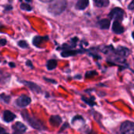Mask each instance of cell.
Listing matches in <instances>:
<instances>
[{
  "mask_svg": "<svg viewBox=\"0 0 134 134\" xmlns=\"http://www.w3.org/2000/svg\"><path fill=\"white\" fill-rule=\"evenodd\" d=\"M25 1H26V2H31L32 0H25Z\"/></svg>",
  "mask_w": 134,
  "mask_h": 134,
  "instance_id": "obj_35",
  "label": "cell"
},
{
  "mask_svg": "<svg viewBox=\"0 0 134 134\" xmlns=\"http://www.w3.org/2000/svg\"><path fill=\"white\" fill-rule=\"evenodd\" d=\"M49 122L50 124L52 126H58L62 124V119L59 116V115H51L50 117V119H49Z\"/></svg>",
  "mask_w": 134,
  "mask_h": 134,
  "instance_id": "obj_10",
  "label": "cell"
},
{
  "mask_svg": "<svg viewBox=\"0 0 134 134\" xmlns=\"http://www.w3.org/2000/svg\"><path fill=\"white\" fill-rule=\"evenodd\" d=\"M120 132L122 134H134V122L130 121L122 122L120 127Z\"/></svg>",
  "mask_w": 134,
  "mask_h": 134,
  "instance_id": "obj_4",
  "label": "cell"
},
{
  "mask_svg": "<svg viewBox=\"0 0 134 134\" xmlns=\"http://www.w3.org/2000/svg\"><path fill=\"white\" fill-rule=\"evenodd\" d=\"M93 2L97 7H106L109 5V0H93Z\"/></svg>",
  "mask_w": 134,
  "mask_h": 134,
  "instance_id": "obj_17",
  "label": "cell"
},
{
  "mask_svg": "<svg viewBox=\"0 0 134 134\" xmlns=\"http://www.w3.org/2000/svg\"><path fill=\"white\" fill-rule=\"evenodd\" d=\"M81 100H82L83 102H85V104H87L90 107H94V106L96 105V98L93 96H91L90 97H86L85 96H82L81 97Z\"/></svg>",
  "mask_w": 134,
  "mask_h": 134,
  "instance_id": "obj_12",
  "label": "cell"
},
{
  "mask_svg": "<svg viewBox=\"0 0 134 134\" xmlns=\"http://www.w3.org/2000/svg\"><path fill=\"white\" fill-rule=\"evenodd\" d=\"M21 115L23 118V119L33 129L39 131H43L46 130V126H44V124L39 119L30 115L26 110H22L21 111Z\"/></svg>",
  "mask_w": 134,
  "mask_h": 134,
  "instance_id": "obj_1",
  "label": "cell"
},
{
  "mask_svg": "<svg viewBox=\"0 0 134 134\" xmlns=\"http://www.w3.org/2000/svg\"><path fill=\"white\" fill-rule=\"evenodd\" d=\"M10 100H11V97L9 95H8L6 93H2L0 94V100L2 101L3 103H5V104H9Z\"/></svg>",
  "mask_w": 134,
  "mask_h": 134,
  "instance_id": "obj_20",
  "label": "cell"
},
{
  "mask_svg": "<svg viewBox=\"0 0 134 134\" xmlns=\"http://www.w3.org/2000/svg\"><path fill=\"white\" fill-rule=\"evenodd\" d=\"M57 64H58V63H57V60H54V59L49 60L47 61V68L49 71L54 70V68H56Z\"/></svg>",
  "mask_w": 134,
  "mask_h": 134,
  "instance_id": "obj_18",
  "label": "cell"
},
{
  "mask_svg": "<svg viewBox=\"0 0 134 134\" xmlns=\"http://www.w3.org/2000/svg\"><path fill=\"white\" fill-rule=\"evenodd\" d=\"M133 23H134V20H133Z\"/></svg>",
  "mask_w": 134,
  "mask_h": 134,
  "instance_id": "obj_36",
  "label": "cell"
},
{
  "mask_svg": "<svg viewBox=\"0 0 134 134\" xmlns=\"http://www.w3.org/2000/svg\"><path fill=\"white\" fill-rule=\"evenodd\" d=\"M129 9H134V0L131 2V3L129 5Z\"/></svg>",
  "mask_w": 134,
  "mask_h": 134,
  "instance_id": "obj_29",
  "label": "cell"
},
{
  "mask_svg": "<svg viewBox=\"0 0 134 134\" xmlns=\"http://www.w3.org/2000/svg\"><path fill=\"white\" fill-rule=\"evenodd\" d=\"M96 75H97V72L96 71H89L86 72L85 78L86 79H91V78H93Z\"/></svg>",
  "mask_w": 134,
  "mask_h": 134,
  "instance_id": "obj_22",
  "label": "cell"
},
{
  "mask_svg": "<svg viewBox=\"0 0 134 134\" xmlns=\"http://www.w3.org/2000/svg\"><path fill=\"white\" fill-rule=\"evenodd\" d=\"M132 36H133V39H134V32H133V34H132Z\"/></svg>",
  "mask_w": 134,
  "mask_h": 134,
  "instance_id": "obj_34",
  "label": "cell"
},
{
  "mask_svg": "<svg viewBox=\"0 0 134 134\" xmlns=\"http://www.w3.org/2000/svg\"><path fill=\"white\" fill-rule=\"evenodd\" d=\"M109 16L111 19L122 20L123 19V16H124V11L120 8H115L111 11Z\"/></svg>",
  "mask_w": 134,
  "mask_h": 134,
  "instance_id": "obj_7",
  "label": "cell"
},
{
  "mask_svg": "<svg viewBox=\"0 0 134 134\" xmlns=\"http://www.w3.org/2000/svg\"><path fill=\"white\" fill-rule=\"evenodd\" d=\"M0 44H1L2 46L6 45V39H1V40H0Z\"/></svg>",
  "mask_w": 134,
  "mask_h": 134,
  "instance_id": "obj_30",
  "label": "cell"
},
{
  "mask_svg": "<svg viewBox=\"0 0 134 134\" xmlns=\"http://www.w3.org/2000/svg\"><path fill=\"white\" fill-rule=\"evenodd\" d=\"M21 82L22 84H24L25 86H27L30 90H32V92L36 93H42V89L39 86H38L36 83L33 82H30V81H25V80H21Z\"/></svg>",
  "mask_w": 134,
  "mask_h": 134,
  "instance_id": "obj_6",
  "label": "cell"
},
{
  "mask_svg": "<svg viewBox=\"0 0 134 134\" xmlns=\"http://www.w3.org/2000/svg\"><path fill=\"white\" fill-rule=\"evenodd\" d=\"M9 65L10 68H15V66H16L15 64H14L13 62H9Z\"/></svg>",
  "mask_w": 134,
  "mask_h": 134,
  "instance_id": "obj_32",
  "label": "cell"
},
{
  "mask_svg": "<svg viewBox=\"0 0 134 134\" xmlns=\"http://www.w3.org/2000/svg\"><path fill=\"white\" fill-rule=\"evenodd\" d=\"M16 118H17V115L13 112H12L9 110H5L2 113V120L5 122L9 123V122H13L14 119H16Z\"/></svg>",
  "mask_w": 134,
  "mask_h": 134,
  "instance_id": "obj_8",
  "label": "cell"
},
{
  "mask_svg": "<svg viewBox=\"0 0 134 134\" xmlns=\"http://www.w3.org/2000/svg\"><path fill=\"white\" fill-rule=\"evenodd\" d=\"M21 9L25 11H31L32 10V6H30L27 3H21Z\"/></svg>",
  "mask_w": 134,
  "mask_h": 134,
  "instance_id": "obj_23",
  "label": "cell"
},
{
  "mask_svg": "<svg viewBox=\"0 0 134 134\" xmlns=\"http://www.w3.org/2000/svg\"><path fill=\"white\" fill-rule=\"evenodd\" d=\"M88 3H89L88 0H78L76 4V8L79 10H83L88 7Z\"/></svg>",
  "mask_w": 134,
  "mask_h": 134,
  "instance_id": "obj_14",
  "label": "cell"
},
{
  "mask_svg": "<svg viewBox=\"0 0 134 134\" xmlns=\"http://www.w3.org/2000/svg\"><path fill=\"white\" fill-rule=\"evenodd\" d=\"M41 2H50L51 0H40Z\"/></svg>",
  "mask_w": 134,
  "mask_h": 134,
  "instance_id": "obj_33",
  "label": "cell"
},
{
  "mask_svg": "<svg viewBox=\"0 0 134 134\" xmlns=\"http://www.w3.org/2000/svg\"><path fill=\"white\" fill-rule=\"evenodd\" d=\"M26 65H27L28 67H29L30 68H32H32H34V67H33V65H32V62H31V61H30L29 60L26 61Z\"/></svg>",
  "mask_w": 134,
  "mask_h": 134,
  "instance_id": "obj_28",
  "label": "cell"
},
{
  "mask_svg": "<svg viewBox=\"0 0 134 134\" xmlns=\"http://www.w3.org/2000/svg\"><path fill=\"white\" fill-rule=\"evenodd\" d=\"M0 134H9L3 127L0 126Z\"/></svg>",
  "mask_w": 134,
  "mask_h": 134,
  "instance_id": "obj_27",
  "label": "cell"
},
{
  "mask_svg": "<svg viewBox=\"0 0 134 134\" xmlns=\"http://www.w3.org/2000/svg\"><path fill=\"white\" fill-rule=\"evenodd\" d=\"M43 79H44L46 82H51V83H53V84H56V83H57V82H56L54 79H48V78H46V77H44V78H43Z\"/></svg>",
  "mask_w": 134,
  "mask_h": 134,
  "instance_id": "obj_26",
  "label": "cell"
},
{
  "mask_svg": "<svg viewBox=\"0 0 134 134\" xmlns=\"http://www.w3.org/2000/svg\"><path fill=\"white\" fill-rule=\"evenodd\" d=\"M78 121L85 122V119L83 118V116H81V115H75V116L72 119V120H71V123L73 125L76 122H78Z\"/></svg>",
  "mask_w": 134,
  "mask_h": 134,
  "instance_id": "obj_21",
  "label": "cell"
},
{
  "mask_svg": "<svg viewBox=\"0 0 134 134\" xmlns=\"http://www.w3.org/2000/svg\"><path fill=\"white\" fill-rule=\"evenodd\" d=\"M18 46H19L21 48H22V49H25V48H27V47L28 46L27 42H26V41H24V40L19 41V42H18Z\"/></svg>",
  "mask_w": 134,
  "mask_h": 134,
  "instance_id": "obj_24",
  "label": "cell"
},
{
  "mask_svg": "<svg viewBox=\"0 0 134 134\" xmlns=\"http://www.w3.org/2000/svg\"><path fill=\"white\" fill-rule=\"evenodd\" d=\"M78 51H75V50H70V49H66L65 51L61 53V56L62 57H69L71 56H74L77 53H78Z\"/></svg>",
  "mask_w": 134,
  "mask_h": 134,
  "instance_id": "obj_19",
  "label": "cell"
},
{
  "mask_svg": "<svg viewBox=\"0 0 134 134\" xmlns=\"http://www.w3.org/2000/svg\"><path fill=\"white\" fill-rule=\"evenodd\" d=\"M112 29L114 31L115 33L116 34H122L124 31V28L120 24V23L118 21H115L112 26Z\"/></svg>",
  "mask_w": 134,
  "mask_h": 134,
  "instance_id": "obj_13",
  "label": "cell"
},
{
  "mask_svg": "<svg viewBox=\"0 0 134 134\" xmlns=\"http://www.w3.org/2000/svg\"><path fill=\"white\" fill-rule=\"evenodd\" d=\"M45 39H47V37H41V36H35L33 40H32V44L36 46L39 47L40 46V44L42 43V42Z\"/></svg>",
  "mask_w": 134,
  "mask_h": 134,
  "instance_id": "obj_16",
  "label": "cell"
},
{
  "mask_svg": "<svg viewBox=\"0 0 134 134\" xmlns=\"http://www.w3.org/2000/svg\"><path fill=\"white\" fill-rule=\"evenodd\" d=\"M115 53L120 57H126L130 54V49L126 47L120 46L115 50Z\"/></svg>",
  "mask_w": 134,
  "mask_h": 134,
  "instance_id": "obj_11",
  "label": "cell"
},
{
  "mask_svg": "<svg viewBox=\"0 0 134 134\" xmlns=\"http://www.w3.org/2000/svg\"><path fill=\"white\" fill-rule=\"evenodd\" d=\"M12 130L13 134H24L27 131V127L24 123L21 122H16L12 126Z\"/></svg>",
  "mask_w": 134,
  "mask_h": 134,
  "instance_id": "obj_5",
  "label": "cell"
},
{
  "mask_svg": "<svg viewBox=\"0 0 134 134\" xmlns=\"http://www.w3.org/2000/svg\"><path fill=\"white\" fill-rule=\"evenodd\" d=\"M70 127V125H69V123L68 122H64V124L62 125V126L61 127V129H60V130L58 131V133H62L63 130H65L66 128H69Z\"/></svg>",
  "mask_w": 134,
  "mask_h": 134,
  "instance_id": "obj_25",
  "label": "cell"
},
{
  "mask_svg": "<svg viewBox=\"0 0 134 134\" xmlns=\"http://www.w3.org/2000/svg\"><path fill=\"white\" fill-rule=\"evenodd\" d=\"M98 24L102 29H108L111 25V21L108 19H102L99 21Z\"/></svg>",
  "mask_w": 134,
  "mask_h": 134,
  "instance_id": "obj_15",
  "label": "cell"
},
{
  "mask_svg": "<svg viewBox=\"0 0 134 134\" xmlns=\"http://www.w3.org/2000/svg\"><path fill=\"white\" fill-rule=\"evenodd\" d=\"M32 102V99L27 95H21L15 100V104L20 108H24Z\"/></svg>",
  "mask_w": 134,
  "mask_h": 134,
  "instance_id": "obj_3",
  "label": "cell"
},
{
  "mask_svg": "<svg viewBox=\"0 0 134 134\" xmlns=\"http://www.w3.org/2000/svg\"><path fill=\"white\" fill-rule=\"evenodd\" d=\"M13 8H12V6L11 5H6V7H5V10H11Z\"/></svg>",
  "mask_w": 134,
  "mask_h": 134,
  "instance_id": "obj_31",
  "label": "cell"
},
{
  "mask_svg": "<svg viewBox=\"0 0 134 134\" xmlns=\"http://www.w3.org/2000/svg\"><path fill=\"white\" fill-rule=\"evenodd\" d=\"M67 6L66 0H51L47 7L48 12L54 15L58 16L63 13Z\"/></svg>",
  "mask_w": 134,
  "mask_h": 134,
  "instance_id": "obj_2",
  "label": "cell"
},
{
  "mask_svg": "<svg viewBox=\"0 0 134 134\" xmlns=\"http://www.w3.org/2000/svg\"><path fill=\"white\" fill-rule=\"evenodd\" d=\"M10 79H11V75L9 72L0 69V83L1 84L5 85L8 83Z\"/></svg>",
  "mask_w": 134,
  "mask_h": 134,
  "instance_id": "obj_9",
  "label": "cell"
}]
</instances>
